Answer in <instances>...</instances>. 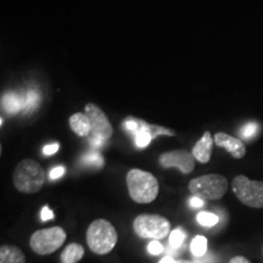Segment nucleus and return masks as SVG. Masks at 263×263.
Segmentation results:
<instances>
[{
	"mask_svg": "<svg viewBox=\"0 0 263 263\" xmlns=\"http://www.w3.org/2000/svg\"><path fill=\"white\" fill-rule=\"evenodd\" d=\"M213 141L212 136L210 132H205L201 139H200L195 144V146L193 147V156L195 157L196 161H199L200 163H207L211 160L212 155V147H213Z\"/></svg>",
	"mask_w": 263,
	"mask_h": 263,
	"instance_id": "obj_11",
	"label": "nucleus"
},
{
	"mask_svg": "<svg viewBox=\"0 0 263 263\" xmlns=\"http://www.w3.org/2000/svg\"><path fill=\"white\" fill-rule=\"evenodd\" d=\"M259 129L258 124L255 123V122H250V123H246L245 126H242L240 128V137L244 138V139H250V138H252L254 136L257 134V132Z\"/></svg>",
	"mask_w": 263,
	"mask_h": 263,
	"instance_id": "obj_21",
	"label": "nucleus"
},
{
	"mask_svg": "<svg viewBox=\"0 0 263 263\" xmlns=\"http://www.w3.org/2000/svg\"><path fill=\"white\" fill-rule=\"evenodd\" d=\"M117 230L106 219H95L87 229V244L94 254L107 255L117 244Z\"/></svg>",
	"mask_w": 263,
	"mask_h": 263,
	"instance_id": "obj_2",
	"label": "nucleus"
},
{
	"mask_svg": "<svg viewBox=\"0 0 263 263\" xmlns=\"http://www.w3.org/2000/svg\"><path fill=\"white\" fill-rule=\"evenodd\" d=\"M196 219L200 224L203 227H209V228L210 227H215L219 221L218 216L211 212H200L199 215H197Z\"/></svg>",
	"mask_w": 263,
	"mask_h": 263,
	"instance_id": "obj_19",
	"label": "nucleus"
},
{
	"mask_svg": "<svg viewBox=\"0 0 263 263\" xmlns=\"http://www.w3.org/2000/svg\"><path fill=\"white\" fill-rule=\"evenodd\" d=\"M59 150V143H52V144H49V145L44 146V149H43V154L47 156H50V155H54L55 153H58Z\"/></svg>",
	"mask_w": 263,
	"mask_h": 263,
	"instance_id": "obj_28",
	"label": "nucleus"
},
{
	"mask_svg": "<svg viewBox=\"0 0 263 263\" xmlns=\"http://www.w3.org/2000/svg\"><path fill=\"white\" fill-rule=\"evenodd\" d=\"M216 145L224 147L234 159H242L246 154V146L241 140L234 138L224 132H218L215 136Z\"/></svg>",
	"mask_w": 263,
	"mask_h": 263,
	"instance_id": "obj_10",
	"label": "nucleus"
},
{
	"mask_svg": "<svg viewBox=\"0 0 263 263\" xmlns=\"http://www.w3.org/2000/svg\"><path fill=\"white\" fill-rule=\"evenodd\" d=\"M190 206L193 207V209H200V207L203 206V200L200 199V197L197 196H193L192 199H190Z\"/></svg>",
	"mask_w": 263,
	"mask_h": 263,
	"instance_id": "obj_30",
	"label": "nucleus"
},
{
	"mask_svg": "<svg viewBox=\"0 0 263 263\" xmlns=\"http://www.w3.org/2000/svg\"><path fill=\"white\" fill-rule=\"evenodd\" d=\"M70 127L78 137H89L91 134L90 120L83 112L72 115L70 117Z\"/></svg>",
	"mask_w": 263,
	"mask_h": 263,
	"instance_id": "obj_12",
	"label": "nucleus"
},
{
	"mask_svg": "<svg viewBox=\"0 0 263 263\" xmlns=\"http://www.w3.org/2000/svg\"><path fill=\"white\" fill-rule=\"evenodd\" d=\"M159 263H193V262L186 261V259H176L171 257V256H164Z\"/></svg>",
	"mask_w": 263,
	"mask_h": 263,
	"instance_id": "obj_29",
	"label": "nucleus"
},
{
	"mask_svg": "<svg viewBox=\"0 0 263 263\" xmlns=\"http://www.w3.org/2000/svg\"><path fill=\"white\" fill-rule=\"evenodd\" d=\"M84 256V249L81 244L77 242H72V244L67 245L61 252L60 259L61 263H78L83 258Z\"/></svg>",
	"mask_w": 263,
	"mask_h": 263,
	"instance_id": "obj_15",
	"label": "nucleus"
},
{
	"mask_svg": "<svg viewBox=\"0 0 263 263\" xmlns=\"http://www.w3.org/2000/svg\"><path fill=\"white\" fill-rule=\"evenodd\" d=\"M84 114L89 117L91 123V134L89 143L93 146H101L105 141L112 137L114 128L103 110L93 103L85 105Z\"/></svg>",
	"mask_w": 263,
	"mask_h": 263,
	"instance_id": "obj_8",
	"label": "nucleus"
},
{
	"mask_svg": "<svg viewBox=\"0 0 263 263\" xmlns=\"http://www.w3.org/2000/svg\"><path fill=\"white\" fill-rule=\"evenodd\" d=\"M26 97V107H25V111H29L32 110V108H34V106H37L39 104V95L38 93H35V91H27V93L25 94Z\"/></svg>",
	"mask_w": 263,
	"mask_h": 263,
	"instance_id": "obj_23",
	"label": "nucleus"
},
{
	"mask_svg": "<svg viewBox=\"0 0 263 263\" xmlns=\"http://www.w3.org/2000/svg\"><path fill=\"white\" fill-rule=\"evenodd\" d=\"M123 127L127 132L133 133L134 136H136L138 130L140 129V120H137V118H133V117H128L123 121Z\"/></svg>",
	"mask_w": 263,
	"mask_h": 263,
	"instance_id": "obj_22",
	"label": "nucleus"
},
{
	"mask_svg": "<svg viewBox=\"0 0 263 263\" xmlns=\"http://www.w3.org/2000/svg\"><path fill=\"white\" fill-rule=\"evenodd\" d=\"M151 140H153L151 124L140 120V129L136 134V145L138 147H146Z\"/></svg>",
	"mask_w": 263,
	"mask_h": 263,
	"instance_id": "obj_16",
	"label": "nucleus"
},
{
	"mask_svg": "<svg viewBox=\"0 0 263 263\" xmlns=\"http://www.w3.org/2000/svg\"><path fill=\"white\" fill-rule=\"evenodd\" d=\"M66 232L61 227L39 229L29 239V246L34 254L45 256L55 252L66 241Z\"/></svg>",
	"mask_w": 263,
	"mask_h": 263,
	"instance_id": "obj_5",
	"label": "nucleus"
},
{
	"mask_svg": "<svg viewBox=\"0 0 263 263\" xmlns=\"http://www.w3.org/2000/svg\"><path fill=\"white\" fill-rule=\"evenodd\" d=\"M147 251H149L150 255L154 256L161 255L163 252V246L157 240H151V242H149V245H147Z\"/></svg>",
	"mask_w": 263,
	"mask_h": 263,
	"instance_id": "obj_25",
	"label": "nucleus"
},
{
	"mask_svg": "<svg viewBox=\"0 0 263 263\" xmlns=\"http://www.w3.org/2000/svg\"><path fill=\"white\" fill-rule=\"evenodd\" d=\"M65 167L64 166H58V167H55V168H52L51 171H50V179H59L60 178V177H62L65 174Z\"/></svg>",
	"mask_w": 263,
	"mask_h": 263,
	"instance_id": "obj_26",
	"label": "nucleus"
},
{
	"mask_svg": "<svg viewBox=\"0 0 263 263\" xmlns=\"http://www.w3.org/2000/svg\"><path fill=\"white\" fill-rule=\"evenodd\" d=\"M12 179H14L15 188L18 192L24 194H35L44 185V170L37 161L25 159L16 166Z\"/></svg>",
	"mask_w": 263,
	"mask_h": 263,
	"instance_id": "obj_3",
	"label": "nucleus"
},
{
	"mask_svg": "<svg viewBox=\"0 0 263 263\" xmlns=\"http://www.w3.org/2000/svg\"><path fill=\"white\" fill-rule=\"evenodd\" d=\"M232 189L239 201L254 209H263V182L251 180L246 176H236Z\"/></svg>",
	"mask_w": 263,
	"mask_h": 263,
	"instance_id": "obj_7",
	"label": "nucleus"
},
{
	"mask_svg": "<svg viewBox=\"0 0 263 263\" xmlns=\"http://www.w3.org/2000/svg\"><path fill=\"white\" fill-rule=\"evenodd\" d=\"M2 106L10 115L17 114L20 111L25 110L26 97L16 93H6L2 97Z\"/></svg>",
	"mask_w": 263,
	"mask_h": 263,
	"instance_id": "obj_13",
	"label": "nucleus"
},
{
	"mask_svg": "<svg viewBox=\"0 0 263 263\" xmlns=\"http://www.w3.org/2000/svg\"><path fill=\"white\" fill-rule=\"evenodd\" d=\"M126 182L130 199L137 203H150L155 201L159 195V180L146 171L130 170L127 173Z\"/></svg>",
	"mask_w": 263,
	"mask_h": 263,
	"instance_id": "obj_1",
	"label": "nucleus"
},
{
	"mask_svg": "<svg viewBox=\"0 0 263 263\" xmlns=\"http://www.w3.org/2000/svg\"><path fill=\"white\" fill-rule=\"evenodd\" d=\"M0 263H26L22 250L14 245H2L0 248Z\"/></svg>",
	"mask_w": 263,
	"mask_h": 263,
	"instance_id": "obj_14",
	"label": "nucleus"
},
{
	"mask_svg": "<svg viewBox=\"0 0 263 263\" xmlns=\"http://www.w3.org/2000/svg\"><path fill=\"white\" fill-rule=\"evenodd\" d=\"M133 229L141 239L159 241L171 233V223L160 215H140L133 221Z\"/></svg>",
	"mask_w": 263,
	"mask_h": 263,
	"instance_id": "obj_6",
	"label": "nucleus"
},
{
	"mask_svg": "<svg viewBox=\"0 0 263 263\" xmlns=\"http://www.w3.org/2000/svg\"><path fill=\"white\" fill-rule=\"evenodd\" d=\"M189 190L194 196L200 197L203 201H215L224 196L228 190V180L222 174H203L190 180Z\"/></svg>",
	"mask_w": 263,
	"mask_h": 263,
	"instance_id": "obj_4",
	"label": "nucleus"
},
{
	"mask_svg": "<svg viewBox=\"0 0 263 263\" xmlns=\"http://www.w3.org/2000/svg\"><path fill=\"white\" fill-rule=\"evenodd\" d=\"M190 251L195 257H202L207 252V239L202 235H196L192 240L190 244Z\"/></svg>",
	"mask_w": 263,
	"mask_h": 263,
	"instance_id": "obj_17",
	"label": "nucleus"
},
{
	"mask_svg": "<svg viewBox=\"0 0 263 263\" xmlns=\"http://www.w3.org/2000/svg\"><path fill=\"white\" fill-rule=\"evenodd\" d=\"M151 134H153V139H155L157 136L164 134V136H176V132L170 130L167 128H163L161 126H156V124H151Z\"/></svg>",
	"mask_w": 263,
	"mask_h": 263,
	"instance_id": "obj_24",
	"label": "nucleus"
},
{
	"mask_svg": "<svg viewBox=\"0 0 263 263\" xmlns=\"http://www.w3.org/2000/svg\"><path fill=\"white\" fill-rule=\"evenodd\" d=\"M186 238L185 232L182 228H176L170 234V246L172 249H179Z\"/></svg>",
	"mask_w": 263,
	"mask_h": 263,
	"instance_id": "obj_18",
	"label": "nucleus"
},
{
	"mask_svg": "<svg viewBox=\"0 0 263 263\" xmlns=\"http://www.w3.org/2000/svg\"><path fill=\"white\" fill-rule=\"evenodd\" d=\"M55 217V215H54V212L51 211L50 209H49L48 206H44L42 209V213H41V218H42V221H44V222H47V221H50V219H52Z\"/></svg>",
	"mask_w": 263,
	"mask_h": 263,
	"instance_id": "obj_27",
	"label": "nucleus"
},
{
	"mask_svg": "<svg viewBox=\"0 0 263 263\" xmlns=\"http://www.w3.org/2000/svg\"><path fill=\"white\" fill-rule=\"evenodd\" d=\"M160 164L164 168L176 167L184 174L192 173L195 168V157L186 150H174L160 156Z\"/></svg>",
	"mask_w": 263,
	"mask_h": 263,
	"instance_id": "obj_9",
	"label": "nucleus"
},
{
	"mask_svg": "<svg viewBox=\"0 0 263 263\" xmlns=\"http://www.w3.org/2000/svg\"><path fill=\"white\" fill-rule=\"evenodd\" d=\"M229 263H251L248 258L244 257V256H235V257L230 258Z\"/></svg>",
	"mask_w": 263,
	"mask_h": 263,
	"instance_id": "obj_31",
	"label": "nucleus"
},
{
	"mask_svg": "<svg viewBox=\"0 0 263 263\" xmlns=\"http://www.w3.org/2000/svg\"><path fill=\"white\" fill-rule=\"evenodd\" d=\"M82 161H83L84 164L98 167V168H100V167L104 166L103 156H100L98 153H95V151H93V153L87 154V155H85L83 159H82Z\"/></svg>",
	"mask_w": 263,
	"mask_h": 263,
	"instance_id": "obj_20",
	"label": "nucleus"
}]
</instances>
